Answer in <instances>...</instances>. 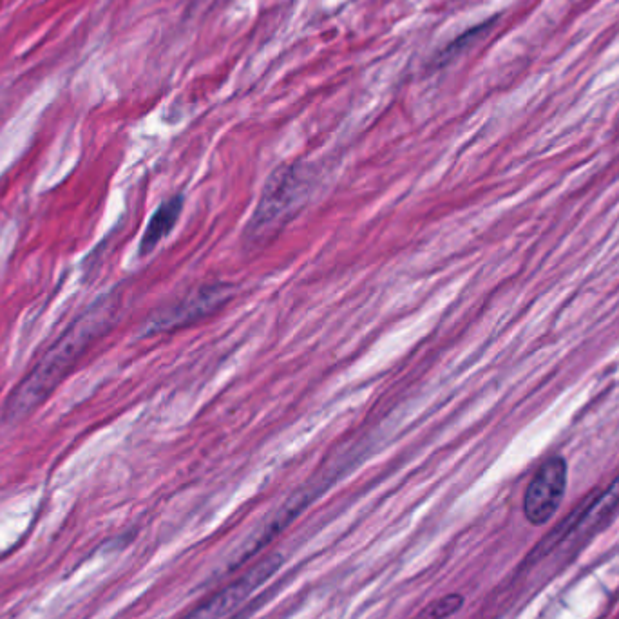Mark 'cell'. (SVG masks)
Listing matches in <instances>:
<instances>
[{
	"instance_id": "1",
	"label": "cell",
	"mask_w": 619,
	"mask_h": 619,
	"mask_svg": "<svg viewBox=\"0 0 619 619\" xmlns=\"http://www.w3.org/2000/svg\"><path fill=\"white\" fill-rule=\"evenodd\" d=\"M115 312L113 299H102L78 315L17 384V388L11 391L4 406L6 420L17 422L26 419L42 406L77 368L78 362L86 357L93 344L107 334L113 326Z\"/></svg>"
},
{
	"instance_id": "2",
	"label": "cell",
	"mask_w": 619,
	"mask_h": 619,
	"mask_svg": "<svg viewBox=\"0 0 619 619\" xmlns=\"http://www.w3.org/2000/svg\"><path fill=\"white\" fill-rule=\"evenodd\" d=\"M306 180L297 167H281L268 180L258 209L248 223L247 238L250 245H265L276 238L279 230L296 216L297 209L306 198Z\"/></svg>"
},
{
	"instance_id": "3",
	"label": "cell",
	"mask_w": 619,
	"mask_h": 619,
	"mask_svg": "<svg viewBox=\"0 0 619 619\" xmlns=\"http://www.w3.org/2000/svg\"><path fill=\"white\" fill-rule=\"evenodd\" d=\"M283 556L279 553L268 554L261 562L256 563L250 571L245 572L241 578L229 583L225 589L205 601L198 609L192 610L183 619H227L245 603V601L258 591L261 585H265L281 567Z\"/></svg>"
},
{
	"instance_id": "4",
	"label": "cell",
	"mask_w": 619,
	"mask_h": 619,
	"mask_svg": "<svg viewBox=\"0 0 619 619\" xmlns=\"http://www.w3.org/2000/svg\"><path fill=\"white\" fill-rule=\"evenodd\" d=\"M567 489V462L547 458L525 489L524 515L533 525H545L560 509Z\"/></svg>"
},
{
	"instance_id": "5",
	"label": "cell",
	"mask_w": 619,
	"mask_h": 619,
	"mask_svg": "<svg viewBox=\"0 0 619 619\" xmlns=\"http://www.w3.org/2000/svg\"><path fill=\"white\" fill-rule=\"evenodd\" d=\"M232 297V290L227 285L203 286L180 303L165 308L151 317L145 324V334H163L183 326L198 323L203 317L216 312Z\"/></svg>"
},
{
	"instance_id": "6",
	"label": "cell",
	"mask_w": 619,
	"mask_h": 619,
	"mask_svg": "<svg viewBox=\"0 0 619 619\" xmlns=\"http://www.w3.org/2000/svg\"><path fill=\"white\" fill-rule=\"evenodd\" d=\"M619 509V477L601 495L591 496L589 502L581 505L580 522L574 531L583 536H591L616 515ZM572 531V533H574Z\"/></svg>"
},
{
	"instance_id": "7",
	"label": "cell",
	"mask_w": 619,
	"mask_h": 619,
	"mask_svg": "<svg viewBox=\"0 0 619 619\" xmlns=\"http://www.w3.org/2000/svg\"><path fill=\"white\" fill-rule=\"evenodd\" d=\"M181 209H183V198L172 196L160 205V209L154 212L147 229L143 232L142 243H140V254L142 256L153 252L156 245L174 229L176 221L180 218Z\"/></svg>"
},
{
	"instance_id": "8",
	"label": "cell",
	"mask_w": 619,
	"mask_h": 619,
	"mask_svg": "<svg viewBox=\"0 0 619 619\" xmlns=\"http://www.w3.org/2000/svg\"><path fill=\"white\" fill-rule=\"evenodd\" d=\"M462 607H464V596L453 592V594H446L439 600L428 603L415 619H448L449 616L457 614Z\"/></svg>"
},
{
	"instance_id": "9",
	"label": "cell",
	"mask_w": 619,
	"mask_h": 619,
	"mask_svg": "<svg viewBox=\"0 0 619 619\" xmlns=\"http://www.w3.org/2000/svg\"><path fill=\"white\" fill-rule=\"evenodd\" d=\"M493 22H487V24H480L477 28L469 29L466 31L464 35H460L457 40H453V44H449L448 48L444 49L442 53H440L439 62L440 64H446L449 60H453L455 55H458L460 51H464L467 46H471L478 37H482L484 33H486L487 28L491 26Z\"/></svg>"
}]
</instances>
